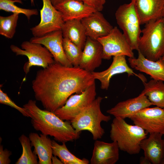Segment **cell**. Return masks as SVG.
<instances>
[{
    "label": "cell",
    "mask_w": 164,
    "mask_h": 164,
    "mask_svg": "<svg viewBox=\"0 0 164 164\" xmlns=\"http://www.w3.org/2000/svg\"><path fill=\"white\" fill-rule=\"evenodd\" d=\"M95 81L91 73L79 67L55 62L37 71L32 87L36 99L45 109L54 112L73 94L80 93Z\"/></svg>",
    "instance_id": "obj_1"
},
{
    "label": "cell",
    "mask_w": 164,
    "mask_h": 164,
    "mask_svg": "<svg viewBox=\"0 0 164 164\" xmlns=\"http://www.w3.org/2000/svg\"><path fill=\"white\" fill-rule=\"evenodd\" d=\"M31 115V122L34 129L56 141L66 143L79 138L81 132H77L70 122L64 121L53 112L40 108L35 101L29 100L23 105Z\"/></svg>",
    "instance_id": "obj_2"
},
{
    "label": "cell",
    "mask_w": 164,
    "mask_h": 164,
    "mask_svg": "<svg viewBox=\"0 0 164 164\" xmlns=\"http://www.w3.org/2000/svg\"><path fill=\"white\" fill-rule=\"evenodd\" d=\"M147 135L141 127L129 124L119 117H115L111 124V139L117 142L119 149L130 155L139 153L141 143Z\"/></svg>",
    "instance_id": "obj_3"
},
{
    "label": "cell",
    "mask_w": 164,
    "mask_h": 164,
    "mask_svg": "<svg viewBox=\"0 0 164 164\" xmlns=\"http://www.w3.org/2000/svg\"><path fill=\"white\" fill-rule=\"evenodd\" d=\"M145 25L138 51L147 59L156 61L164 55V19L161 17Z\"/></svg>",
    "instance_id": "obj_4"
},
{
    "label": "cell",
    "mask_w": 164,
    "mask_h": 164,
    "mask_svg": "<svg viewBox=\"0 0 164 164\" xmlns=\"http://www.w3.org/2000/svg\"><path fill=\"white\" fill-rule=\"evenodd\" d=\"M103 99L102 97H98L70 121L77 132L87 130L92 134L95 140L101 138L105 133L101 122H108L111 119L110 115H106L101 111L100 104Z\"/></svg>",
    "instance_id": "obj_5"
},
{
    "label": "cell",
    "mask_w": 164,
    "mask_h": 164,
    "mask_svg": "<svg viewBox=\"0 0 164 164\" xmlns=\"http://www.w3.org/2000/svg\"><path fill=\"white\" fill-rule=\"evenodd\" d=\"M120 6L115 13L118 25L133 50H138L141 25L134 0Z\"/></svg>",
    "instance_id": "obj_6"
},
{
    "label": "cell",
    "mask_w": 164,
    "mask_h": 164,
    "mask_svg": "<svg viewBox=\"0 0 164 164\" xmlns=\"http://www.w3.org/2000/svg\"><path fill=\"white\" fill-rule=\"evenodd\" d=\"M21 46V49L12 45L10 48L16 56L23 55L27 57L28 61L25 63L23 67L26 74L32 66H39L45 68L55 62L51 53L41 44L25 41L22 43Z\"/></svg>",
    "instance_id": "obj_7"
},
{
    "label": "cell",
    "mask_w": 164,
    "mask_h": 164,
    "mask_svg": "<svg viewBox=\"0 0 164 164\" xmlns=\"http://www.w3.org/2000/svg\"><path fill=\"white\" fill-rule=\"evenodd\" d=\"M96 94L95 83L80 93L71 95L63 106L54 112L62 120L70 121L95 99Z\"/></svg>",
    "instance_id": "obj_8"
},
{
    "label": "cell",
    "mask_w": 164,
    "mask_h": 164,
    "mask_svg": "<svg viewBox=\"0 0 164 164\" xmlns=\"http://www.w3.org/2000/svg\"><path fill=\"white\" fill-rule=\"evenodd\" d=\"M97 40L102 47L103 59L109 60L112 56L119 55L134 57L133 50L125 37L117 26L113 27L108 35Z\"/></svg>",
    "instance_id": "obj_9"
},
{
    "label": "cell",
    "mask_w": 164,
    "mask_h": 164,
    "mask_svg": "<svg viewBox=\"0 0 164 164\" xmlns=\"http://www.w3.org/2000/svg\"><path fill=\"white\" fill-rule=\"evenodd\" d=\"M43 6L40 10V21L30 29L34 36L40 37L53 31L61 30L64 22L60 12L50 0H42Z\"/></svg>",
    "instance_id": "obj_10"
},
{
    "label": "cell",
    "mask_w": 164,
    "mask_h": 164,
    "mask_svg": "<svg viewBox=\"0 0 164 164\" xmlns=\"http://www.w3.org/2000/svg\"><path fill=\"white\" fill-rule=\"evenodd\" d=\"M129 118L147 133H159L164 135V108L157 106L146 108Z\"/></svg>",
    "instance_id": "obj_11"
},
{
    "label": "cell",
    "mask_w": 164,
    "mask_h": 164,
    "mask_svg": "<svg viewBox=\"0 0 164 164\" xmlns=\"http://www.w3.org/2000/svg\"><path fill=\"white\" fill-rule=\"evenodd\" d=\"M63 38L62 31L60 30L41 36H33L29 41L43 45L51 53L55 62L64 66L73 67L65 54L63 45Z\"/></svg>",
    "instance_id": "obj_12"
},
{
    "label": "cell",
    "mask_w": 164,
    "mask_h": 164,
    "mask_svg": "<svg viewBox=\"0 0 164 164\" xmlns=\"http://www.w3.org/2000/svg\"><path fill=\"white\" fill-rule=\"evenodd\" d=\"M125 57V55L113 56L112 62L107 69L101 72L93 71L91 73L94 79L100 81L102 89L107 90L111 78L117 74L127 73L128 77L135 75L141 80L144 78L143 76L135 73L128 66Z\"/></svg>",
    "instance_id": "obj_13"
},
{
    "label": "cell",
    "mask_w": 164,
    "mask_h": 164,
    "mask_svg": "<svg viewBox=\"0 0 164 164\" xmlns=\"http://www.w3.org/2000/svg\"><path fill=\"white\" fill-rule=\"evenodd\" d=\"M153 105L142 92L137 97L120 102L107 112L114 116L125 119L129 118L140 110Z\"/></svg>",
    "instance_id": "obj_14"
},
{
    "label": "cell",
    "mask_w": 164,
    "mask_h": 164,
    "mask_svg": "<svg viewBox=\"0 0 164 164\" xmlns=\"http://www.w3.org/2000/svg\"><path fill=\"white\" fill-rule=\"evenodd\" d=\"M103 54V48L100 42L87 37L79 67L89 72L94 71L101 64Z\"/></svg>",
    "instance_id": "obj_15"
},
{
    "label": "cell",
    "mask_w": 164,
    "mask_h": 164,
    "mask_svg": "<svg viewBox=\"0 0 164 164\" xmlns=\"http://www.w3.org/2000/svg\"><path fill=\"white\" fill-rule=\"evenodd\" d=\"M54 6L60 12L64 22L73 19L81 20L97 11L77 0H64Z\"/></svg>",
    "instance_id": "obj_16"
},
{
    "label": "cell",
    "mask_w": 164,
    "mask_h": 164,
    "mask_svg": "<svg viewBox=\"0 0 164 164\" xmlns=\"http://www.w3.org/2000/svg\"><path fill=\"white\" fill-rule=\"evenodd\" d=\"M81 21L87 36L95 40L106 36L113 28L100 11L94 12Z\"/></svg>",
    "instance_id": "obj_17"
},
{
    "label": "cell",
    "mask_w": 164,
    "mask_h": 164,
    "mask_svg": "<svg viewBox=\"0 0 164 164\" xmlns=\"http://www.w3.org/2000/svg\"><path fill=\"white\" fill-rule=\"evenodd\" d=\"M119 148L117 143H107L96 140L94 143L91 164H114L119 159Z\"/></svg>",
    "instance_id": "obj_18"
},
{
    "label": "cell",
    "mask_w": 164,
    "mask_h": 164,
    "mask_svg": "<svg viewBox=\"0 0 164 164\" xmlns=\"http://www.w3.org/2000/svg\"><path fill=\"white\" fill-rule=\"evenodd\" d=\"M138 52L137 58L128 59L131 67L149 75L153 79L164 82V62L161 58L156 61L149 60Z\"/></svg>",
    "instance_id": "obj_19"
},
{
    "label": "cell",
    "mask_w": 164,
    "mask_h": 164,
    "mask_svg": "<svg viewBox=\"0 0 164 164\" xmlns=\"http://www.w3.org/2000/svg\"><path fill=\"white\" fill-rule=\"evenodd\" d=\"M159 133L150 134L141 142L140 148L144 151V157L151 163L160 164L164 158V139Z\"/></svg>",
    "instance_id": "obj_20"
},
{
    "label": "cell",
    "mask_w": 164,
    "mask_h": 164,
    "mask_svg": "<svg viewBox=\"0 0 164 164\" xmlns=\"http://www.w3.org/2000/svg\"><path fill=\"white\" fill-rule=\"evenodd\" d=\"M141 25L162 17L164 0H134Z\"/></svg>",
    "instance_id": "obj_21"
},
{
    "label": "cell",
    "mask_w": 164,
    "mask_h": 164,
    "mask_svg": "<svg viewBox=\"0 0 164 164\" xmlns=\"http://www.w3.org/2000/svg\"><path fill=\"white\" fill-rule=\"evenodd\" d=\"M29 137L31 145L34 147V153L38 155L39 164H52L53 156L52 140L48 136L42 134L39 135L30 133Z\"/></svg>",
    "instance_id": "obj_22"
},
{
    "label": "cell",
    "mask_w": 164,
    "mask_h": 164,
    "mask_svg": "<svg viewBox=\"0 0 164 164\" xmlns=\"http://www.w3.org/2000/svg\"><path fill=\"white\" fill-rule=\"evenodd\" d=\"M61 30L63 38H68L83 50L87 36L81 20L73 19L65 22Z\"/></svg>",
    "instance_id": "obj_23"
},
{
    "label": "cell",
    "mask_w": 164,
    "mask_h": 164,
    "mask_svg": "<svg viewBox=\"0 0 164 164\" xmlns=\"http://www.w3.org/2000/svg\"><path fill=\"white\" fill-rule=\"evenodd\" d=\"M144 89L142 92L144 94L153 105L164 108V83L160 80L154 79L146 82L142 81Z\"/></svg>",
    "instance_id": "obj_24"
},
{
    "label": "cell",
    "mask_w": 164,
    "mask_h": 164,
    "mask_svg": "<svg viewBox=\"0 0 164 164\" xmlns=\"http://www.w3.org/2000/svg\"><path fill=\"white\" fill-rule=\"evenodd\" d=\"M53 154L59 158L63 164H88L89 161L86 159H79L72 154L68 149L65 143L62 145L55 140H52Z\"/></svg>",
    "instance_id": "obj_25"
},
{
    "label": "cell",
    "mask_w": 164,
    "mask_h": 164,
    "mask_svg": "<svg viewBox=\"0 0 164 164\" xmlns=\"http://www.w3.org/2000/svg\"><path fill=\"white\" fill-rule=\"evenodd\" d=\"M22 148V154L16 164H37V156L32 150V146L29 137L24 134L19 138Z\"/></svg>",
    "instance_id": "obj_26"
},
{
    "label": "cell",
    "mask_w": 164,
    "mask_h": 164,
    "mask_svg": "<svg viewBox=\"0 0 164 164\" xmlns=\"http://www.w3.org/2000/svg\"><path fill=\"white\" fill-rule=\"evenodd\" d=\"M19 14L13 13L7 16H0V34L8 39H12L15 32Z\"/></svg>",
    "instance_id": "obj_27"
},
{
    "label": "cell",
    "mask_w": 164,
    "mask_h": 164,
    "mask_svg": "<svg viewBox=\"0 0 164 164\" xmlns=\"http://www.w3.org/2000/svg\"><path fill=\"white\" fill-rule=\"evenodd\" d=\"M15 2L22 4L21 0H0V9L7 12H11L13 13L22 14L29 20L33 15L38 14V10L36 9H26L19 7L15 4Z\"/></svg>",
    "instance_id": "obj_28"
},
{
    "label": "cell",
    "mask_w": 164,
    "mask_h": 164,
    "mask_svg": "<svg viewBox=\"0 0 164 164\" xmlns=\"http://www.w3.org/2000/svg\"><path fill=\"white\" fill-rule=\"evenodd\" d=\"M63 45L68 60L73 66L79 67L83 50L66 38H63Z\"/></svg>",
    "instance_id": "obj_29"
},
{
    "label": "cell",
    "mask_w": 164,
    "mask_h": 164,
    "mask_svg": "<svg viewBox=\"0 0 164 164\" xmlns=\"http://www.w3.org/2000/svg\"><path fill=\"white\" fill-rule=\"evenodd\" d=\"M0 104L8 105L15 109L21 113L24 116L31 118V115L29 111L25 108L21 107L17 105L8 96L6 93L0 89Z\"/></svg>",
    "instance_id": "obj_30"
},
{
    "label": "cell",
    "mask_w": 164,
    "mask_h": 164,
    "mask_svg": "<svg viewBox=\"0 0 164 164\" xmlns=\"http://www.w3.org/2000/svg\"><path fill=\"white\" fill-rule=\"evenodd\" d=\"M93 8L96 11H101L103 9L106 0H77Z\"/></svg>",
    "instance_id": "obj_31"
},
{
    "label": "cell",
    "mask_w": 164,
    "mask_h": 164,
    "mask_svg": "<svg viewBox=\"0 0 164 164\" xmlns=\"http://www.w3.org/2000/svg\"><path fill=\"white\" fill-rule=\"evenodd\" d=\"M12 153L7 149H3L2 145L0 146V164H9L11 162L9 156Z\"/></svg>",
    "instance_id": "obj_32"
},
{
    "label": "cell",
    "mask_w": 164,
    "mask_h": 164,
    "mask_svg": "<svg viewBox=\"0 0 164 164\" xmlns=\"http://www.w3.org/2000/svg\"><path fill=\"white\" fill-rule=\"evenodd\" d=\"M52 164H63L62 162L56 156L53 155L51 158Z\"/></svg>",
    "instance_id": "obj_33"
},
{
    "label": "cell",
    "mask_w": 164,
    "mask_h": 164,
    "mask_svg": "<svg viewBox=\"0 0 164 164\" xmlns=\"http://www.w3.org/2000/svg\"><path fill=\"white\" fill-rule=\"evenodd\" d=\"M140 164H151L150 162L145 157L140 158Z\"/></svg>",
    "instance_id": "obj_34"
},
{
    "label": "cell",
    "mask_w": 164,
    "mask_h": 164,
    "mask_svg": "<svg viewBox=\"0 0 164 164\" xmlns=\"http://www.w3.org/2000/svg\"><path fill=\"white\" fill-rule=\"evenodd\" d=\"M64 0H50L53 5L55 6L57 5L60 3Z\"/></svg>",
    "instance_id": "obj_35"
},
{
    "label": "cell",
    "mask_w": 164,
    "mask_h": 164,
    "mask_svg": "<svg viewBox=\"0 0 164 164\" xmlns=\"http://www.w3.org/2000/svg\"><path fill=\"white\" fill-rule=\"evenodd\" d=\"M161 17L164 19V6L162 11Z\"/></svg>",
    "instance_id": "obj_36"
},
{
    "label": "cell",
    "mask_w": 164,
    "mask_h": 164,
    "mask_svg": "<svg viewBox=\"0 0 164 164\" xmlns=\"http://www.w3.org/2000/svg\"><path fill=\"white\" fill-rule=\"evenodd\" d=\"M31 4L32 5H34V0H30Z\"/></svg>",
    "instance_id": "obj_37"
},
{
    "label": "cell",
    "mask_w": 164,
    "mask_h": 164,
    "mask_svg": "<svg viewBox=\"0 0 164 164\" xmlns=\"http://www.w3.org/2000/svg\"><path fill=\"white\" fill-rule=\"evenodd\" d=\"M160 164H164V158L162 160Z\"/></svg>",
    "instance_id": "obj_38"
},
{
    "label": "cell",
    "mask_w": 164,
    "mask_h": 164,
    "mask_svg": "<svg viewBox=\"0 0 164 164\" xmlns=\"http://www.w3.org/2000/svg\"><path fill=\"white\" fill-rule=\"evenodd\" d=\"M161 59L164 62V55L161 58Z\"/></svg>",
    "instance_id": "obj_39"
},
{
    "label": "cell",
    "mask_w": 164,
    "mask_h": 164,
    "mask_svg": "<svg viewBox=\"0 0 164 164\" xmlns=\"http://www.w3.org/2000/svg\"></svg>",
    "instance_id": "obj_40"
}]
</instances>
